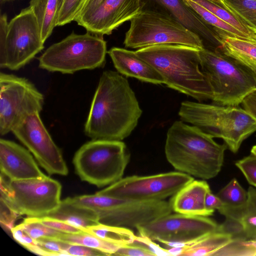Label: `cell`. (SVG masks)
<instances>
[{"label": "cell", "mask_w": 256, "mask_h": 256, "mask_svg": "<svg viewBox=\"0 0 256 256\" xmlns=\"http://www.w3.org/2000/svg\"><path fill=\"white\" fill-rule=\"evenodd\" d=\"M83 231L120 246L133 244L136 236L133 231L130 228L100 223L90 226Z\"/></svg>", "instance_id": "4316f807"}, {"label": "cell", "mask_w": 256, "mask_h": 256, "mask_svg": "<svg viewBox=\"0 0 256 256\" xmlns=\"http://www.w3.org/2000/svg\"><path fill=\"white\" fill-rule=\"evenodd\" d=\"M54 238L70 244H80L97 249L106 254L108 256H113L117 250L121 246L84 231L76 234L61 232Z\"/></svg>", "instance_id": "83f0119b"}, {"label": "cell", "mask_w": 256, "mask_h": 256, "mask_svg": "<svg viewBox=\"0 0 256 256\" xmlns=\"http://www.w3.org/2000/svg\"><path fill=\"white\" fill-rule=\"evenodd\" d=\"M256 80V69L250 68Z\"/></svg>", "instance_id": "bcb514c9"}, {"label": "cell", "mask_w": 256, "mask_h": 256, "mask_svg": "<svg viewBox=\"0 0 256 256\" xmlns=\"http://www.w3.org/2000/svg\"><path fill=\"white\" fill-rule=\"evenodd\" d=\"M86 0H64L57 26H62L74 21Z\"/></svg>", "instance_id": "d6a6232c"}, {"label": "cell", "mask_w": 256, "mask_h": 256, "mask_svg": "<svg viewBox=\"0 0 256 256\" xmlns=\"http://www.w3.org/2000/svg\"><path fill=\"white\" fill-rule=\"evenodd\" d=\"M108 53L119 73L146 82L156 84H164L162 76L136 52L114 47Z\"/></svg>", "instance_id": "d6986e66"}, {"label": "cell", "mask_w": 256, "mask_h": 256, "mask_svg": "<svg viewBox=\"0 0 256 256\" xmlns=\"http://www.w3.org/2000/svg\"><path fill=\"white\" fill-rule=\"evenodd\" d=\"M106 52L102 36L88 32L83 34L72 32L44 52L38 58V66L50 72L72 74L103 66Z\"/></svg>", "instance_id": "52a82bcc"}, {"label": "cell", "mask_w": 256, "mask_h": 256, "mask_svg": "<svg viewBox=\"0 0 256 256\" xmlns=\"http://www.w3.org/2000/svg\"><path fill=\"white\" fill-rule=\"evenodd\" d=\"M205 206L207 210L214 213L215 210H218L221 209L224 204L219 197L213 194L210 190L206 196Z\"/></svg>", "instance_id": "b9f144b4"}, {"label": "cell", "mask_w": 256, "mask_h": 256, "mask_svg": "<svg viewBox=\"0 0 256 256\" xmlns=\"http://www.w3.org/2000/svg\"><path fill=\"white\" fill-rule=\"evenodd\" d=\"M142 114L126 78L104 72L92 100L84 132L92 140H120L128 136Z\"/></svg>", "instance_id": "6da1fadb"}, {"label": "cell", "mask_w": 256, "mask_h": 256, "mask_svg": "<svg viewBox=\"0 0 256 256\" xmlns=\"http://www.w3.org/2000/svg\"><path fill=\"white\" fill-rule=\"evenodd\" d=\"M178 115L182 121L212 138L222 139L233 153H236L242 142L256 132V120L239 106L184 101Z\"/></svg>", "instance_id": "277c9868"}, {"label": "cell", "mask_w": 256, "mask_h": 256, "mask_svg": "<svg viewBox=\"0 0 256 256\" xmlns=\"http://www.w3.org/2000/svg\"><path fill=\"white\" fill-rule=\"evenodd\" d=\"M220 38L218 50L250 68L256 69V40L242 38L214 29Z\"/></svg>", "instance_id": "cb8c5ba5"}, {"label": "cell", "mask_w": 256, "mask_h": 256, "mask_svg": "<svg viewBox=\"0 0 256 256\" xmlns=\"http://www.w3.org/2000/svg\"><path fill=\"white\" fill-rule=\"evenodd\" d=\"M20 224L26 232L35 240L42 237L55 238L61 233L44 225L38 220L36 217H28Z\"/></svg>", "instance_id": "1f68e13d"}, {"label": "cell", "mask_w": 256, "mask_h": 256, "mask_svg": "<svg viewBox=\"0 0 256 256\" xmlns=\"http://www.w3.org/2000/svg\"><path fill=\"white\" fill-rule=\"evenodd\" d=\"M211 1L212 2L216 4L217 5L221 6L222 8H224L227 10H228V8H227L226 6L225 5V4L223 2L222 0H209Z\"/></svg>", "instance_id": "ee69618b"}, {"label": "cell", "mask_w": 256, "mask_h": 256, "mask_svg": "<svg viewBox=\"0 0 256 256\" xmlns=\"http://www.w3.org/2000/svg\"><path fill=\"white\" fill-rule=\"evenodd\" d=\"M12 132L50 175L68 174L62 152L42 123L40 113L28 116Z\"/></svg>", "instance_id": "2e32d148"}, {"label": "cell", "mask_w": 256, "mask_h": 256, "mask_svg": "<svg viewBox=\"0 0 256 256\" xmlns=\"http://www.w3.org/2000/svg\"><path fill=\"white\" fill-rule=\"evenodd\" d=\"M200 66L212 92L214 104L239 106L256 90V80L250 68L219 50H199Z\"/></svg>", "instance_id": "5b68a950"}, {"label": "cell", "mask_w": 256, "mask_h": 256, "mask_svg": "<svg viewBox=\"0 0 256 256\" xmlns=\"http://www.w3.org/2000/svg\"><path fill=\"white\" fill-rule=\"evenodd\" d=\"M65 252L68 256H108L106 254L94 248L84 246L68 243Z\"/></svg>", "instance_id": "8d00e7d4"}, {"label": "cell", "mask_w": 256, "mask_h": 256, "mask_svg": "<svg viewBox=\"0 0 256 256\" xmlns=\"http://www.w3.org/2000/svg\"><path fill=\"white\" fill-rule=\"evenodd\" d=\"M245 206L229 218H226L237 238L246 240H256V188L250 186Z\"/></svg>", "instance_id": "603a6c76"}, {"label": "cell", "mask_w": 256, "mask_h": 256, "mask_svg": "<svg viewBox=\"0 0 256 256\" xmlns=\"http://www.w3.org/2000/svg\"><path fill=\"white\" fill-rule=\"evenodd\" d=\"M223 203L218 212L228 217L242 209L246 204L248 192L241 186L236 178H232L216 194Z\"/></svg>", "instance_id": "484cf974"}, {"label": "cell", "mask_w": 256, "mask_h": 256, "mask_svg": "<svg viewBox=\"0 0 256 256\" xmlns=\"http://www.w3.org/2000/svg\"><path fill=\"white\" fill-rule=\"evenodd\" d=\"M61 192V184L47 176L10 180L0 174V199L20 216H45L60 204Z\"/></svg>", "instance_id": "30bf717a"}, {"label": "cell", "mask_w": 256, "mask_h": 256, "mask_svg": "<svg viewBox=\"0 0 256 256\" xmlns=\"http://www.w3.org/2000/svg\"><path fill=\"white\" fill-rule=\"evenodd\" d=\"M113 256H154V254L144 246L132 244L120 246Z\"/></svg>", "instance_id": "ab89813d"}, {"label": "cell", "mask_w": 256, "mask_h": 256, "mask_svg": "<svg viewBox=\"0 0 256 256\" xmlns=\"http://www.w3.org/2000/svg\"><path fill=\"white\" fill-rule=\"evenodd\" d=\"M194 126L176 121L169 128L164 152L168 162L178 172L204 180L220 172L228 148Z\"/></svg>", "instance_id": "7a4b0ae2"}, {"label": "cell", "mask_w": 256, "mask_h": 256, "mask_svg": "<svg viewBox=\"0 0 256 256\" xmlns=\"http://www.w3.org/2000/svg\"><path fill=\"white\" fill-rule=\"evenodd\" d=\"M76 204L97 212L100 224L137 228L171 214L169 202L138 200L114 198L97 194L72 198Z\"/></svg>", "instance_id": "9c48e42d"}, {"label": "cell", "mask_w": 256, "mask_h": 256, "mask_svg": "<svg viewBox=\"0 0 256 256\" xmlns=\"http://www.w3.org/2000/svg\"><path fill=\"white\" fill-rule=\"evenodd\" d=\"M37 244L47 254V256H68L65 252L68 242L58 239L42 237L36 240Z\"/></svg>", "instance_id": "836d02e7"}, {"label": "cell", "mask_w": 256, "mask_h": 256, "mask_svg": "<svg viewBox=\"0 0 256 256\" xmlns=\"http://www.w3.org/2000/svg\"><path fill=\"white\" fill-rule=\"evenodd\" d=\"M44 216L65 222L82 231L100 224L96 212L76 204L72 198H67L61 200L56 208Z\"/></svg>", "instance_id": "7402d4cb"}, {"label": "cell", "mask_w": 256, "mask_h": 256, "mask_svg": "<svg viewBox=\"0 0 256 256\" xmlns=\"http://www.w3.org/2000/svg\"><path fill=\"white\" fill-rule=\"evenodd\" d=\"M36 218L38 220L44 225L61 232L76 234L82 232V230L58 219L48 216Z\"/></svg>", "instance_id": "d590c367"}, {"label": "cell", "mask_w": 256, "mask_h": 256, "mask_svg": "<svg viewBox=\"0 0 256 256\" xmlns=\"http://www.w3.org/2000/svg\"><path fill=\"white\" fill-rule=\"evenodd\" d=\"M198 3L218 18L230 24L252 40H256V34L250 30L234 14L209 0H192Z\"/></svg>", "instance_id": "f546056e"}, {"label": "cell", "mask_w": 256, "mask_h": 256, "mask_svg": "<svg viewBox=\"0 0 256 256\" xmlns=\"http://www.w3.org/2000/svg\"><path fill=\"white\" fill-rule=\"evenodd\" d=\"M142 0H86L74 21L91 33L103 36L143 9Z\"/></svg>", "instance_id": "9a60e30c"}, {"label": "cell", "mask_w": 256, "mask_h": 256, "mask_svg": "<svg viewBox=\"0 0 256 256\" xmlns=\"http://www.w3.org/2000/svg\"><path fill=\"white\" fill-rule=\"evenodd\" d=\"M242 104L244 108L256 121V90L248 96Z\"/></svg>", "instance_id": "7bdbcfd3"}, {"label": "cell", "mask_w": 256, "mask_h": 256, "mask_svg": "<svg viewBox=\"0 0 256 256\" xmlns=\"http://www.w3.org/2000/svg\"><path fill=\"white\" fill-rule=\"evenodd\" d=\"M218 224L208 216L170 214L138 226V235L160 243L177 242L174 247L182 248L216 230Z\"/></svg>", "instance_id": "5bb4252c"}, {"label": "cell", "mask_w": 256, "mask_h": 256, "mask_svg": "<svg viewBox=\"0 0 256 256\" xmlns=\"http://www.w3.org/2000/svg\"><path fill=\"white\" fill-rule=\"evenodd\" d=\"M228 10L256 34V0H222Z\"/></svg>", "instance_id": "f1b7e54d"}, {"label": "cell", "mask_w": 256, "mask_h": 256, "mask_svg": "<svg viewBox=\"0 0 256 256\" xmlns=\"http://www.w3.org/2000/svg\"><path fill=\"white\" fill-rule=\"evenodd\" d=\"M18 216L20 215L0 199V222L2 226L11 232Z\"/></svg>", "instance_id": "f35d334b"}, {"label": "cell", "mask_w": 256, "mask_h": 256, "mask_svg": "<svg viewBox=\"0 0 256 256\" xmlns=\"http://www.w3.org/2000/svg\"><path fill=\"white\" fill-rule=\"evenodd\" d=\"M64 0H30L29 6L37 20L42 41L50 36L57 26Z\"/></svg>", "instance_id": "d4e9b609"}, {"label": "cell", "mask_w": 256, "mask_h": 256, "mask_svg": "<svg viewBox=\"0 0 256 256\" xmlns=\"http://www.w3.org/2000/svg\"><path fill=\"white\" fill-rule=\"evenodd\" d=\"M235 164L248 182L256 188V156L250 153L249 156L236 161Z\"/></svg>", "instance_id": "e575fe53"}, {"label": "cell", "mask_w": 256, "mask_h": 256, "mask_svg": "<svg viewBox=\"0 0 256 256\" xmlns=\"http://www.w3.org/2000/svg\"><path fill=\"white\" fill-rule=\"evenodd\" d=\"M210 190L206 181L194 180L172 196L169 202L172 210L188 215H212L214 213L207 210L205 206L206 196Z\"/></svg>", "instance_id": "ffe728a7"}, {"label": "cell", "mask_w": 256, "mask_h": 256, "mask_svg": "<svg viewBox=\"0 0 256 256\" xmlns=\"http://www.w3.org/2000/svg\"><path fill=\"white\" fill-rule=\"evenodd\" d=\"M0 174L10 180H22L42 178L31 152L13 141L0 140Z\"/></svg>", "instance_id": "ac0fdd59"}, {"label": "cell", "mask_w": 256, "mask_h": 256, "mask_svg": "<svg viewBox=\"0 0 256 256\" xmlns=\"http://www.w3.org/2000/svg\"><path fill=\"white\" fill-rule=\"evenodd\" d=\"M234 240L232 234L218 228L180 248V256H220L225 248Z\"/></svg>", "instance_id": "44dd1931"}, {"label": "cell", "mask_w": 256, "mask_h": 256, "mask_svg": "<svg viewBox=\"0 0 256 256\" xmlns=\"http://www.w3.org/2000/svg\"><path fill=\"white\" fill-rule=\"evenodd\" d=\"M130 158L124 142L92 140L76 151L72 162L82 180L102 188L122 178Z\"/></svg>", "instance_id": "8992f818"}, {"label": "cell", "mask_w": 256, "mask_h": 256, "mask_svg": "<svg viewBox=\"0 0 256 256\" xmlns=\"http://www.w3.org/2000/svg\"><path fill=\"white\" fill-rule=\"evenodd\" d=\"M194 180L192 176L178 171L134 175L122 178L96 194L138 200H162L172 196Z\"/></svg>", "instance_id": "4fadbf2b"}, {"label": "cell", "mask_w": 256, "mask_h": 256, "mask_svg": "<svg viewBox=\"0 0 256 256\" xmlns=\"http://www.w3.org/2000/svg\"><path fill=\"white\" fill-rule=\"evenodd\" d=\"M11 232L14 238L27 250L36 244V240L26 232L20 224L14 227Z\"/></svg>", "instance_id": "60d3db41"}, {"label": "cell", "mask_w": 256, "mask_h": 256, "mask_svg": "<svg viewBox=\"0 0 256 256\" xmlns=\"http://www.w3.org/2000/svg\"><path fill=\"white\" fill-rule=\"evenodd\" d=\"M133 244L144 246L152 252L154 256H172L168 248H164L150 238L141 236H136Z\"/></svg>", "instance_id": "74e56055"}, {"label": "cell", "mask_w": 256, "mask_h": 256, "mask_svg": "<svg viewBox=\"0 0 256 256\" xmlns=\"http://www.w3.org/2000/svg\"><path fill=\"white\" fill-rule=\"evenodd\" d=\"M184 0L187 5L196 12L206 22L214 29L220 30L232 36L250 39L198 3L192 0Z\"/></svg>", "instance_id": "4dcf8cb0"}, {"label": "cell", "mask_w": 256, "mask_h": 256, "mask_svg": "<svg viewBox=\"0 0 256 256\" xmlns=\"http://www.w3.org/2000/svg\"><path fill=\"white\" fill-rule=\"evenodd\" d=\"M13 0H0V4H2L6 2L13 1Z\"/></svg>", "instance_id": "7dc6e473"}, {"label": "cell", "mask_w": 256, "mask_h": 256, "mask_svg": "<svg viewBox=\"0 0 256 256\" xmlns=\"http://www.w3.org/2000/svg\"><path fill=\"white\" fill-rule=\"evenodd\" d=\"M44 96L25 78L0 73V134L12 130L28 116L43 108Z\"/></svg>", "instance_id": "8fae6325"}, {"label": "cell", "mask_w": 256, "mask_h": 256, "mask_svg": "<svg viewBox=\"0 0 256 256\" xmlns=\"http://www.w3.org/2000/svg\"><path fill=\"white\" fill-rule=\"evenodd\" d=\"M199 50L186 45L163 44L135 52L162 76L164 84L202 102L212 100V92L200 69Z\"/></svg>", "instance_id": "3957f363"}, {"label": "cell", "mask_w": 256, "mask_h": 256, "mask_svg": "<svg viewBox=\"0 0 256 256\" xmlns=\"http://www.w3.org/2000/svg\"><path fill=\"white\" fill-rule=\"evenodd\" d=\"M124 44L131 48L158 44H178L204 48L200 38L166 13L144 7L130 20Z\"/></svg>", "instance_id": "ba28073f"}, {"label": "cell", "mask_w": 256, "mask_h": 256, "mask_svg": "<svg viewBox=\"0 0 256 256\" xmlns=\"http://www.w3.org/2000/svg\"><path fill=\"white\" fill-rule=\"evenodd\" d=\"M36 18L28 7L9 22L5 42L0 45V67L17 70L29 63L44 48Z\"/></svg>", "instance_id": "7c38bea8"}, {"label": "cell", "mask_w": 256, "mask_h": 256, "mask_svg": "<svg viewBox=\"0 0 256 256\" xmlns=\"http://www.w3.org/2000/svg\"><path fill=\"white\" fill-rule=\"evenodd\" d=\"M250 153L256 156V145L252 147L250 150Z\"/></svg>", "instance_id": "f6af8a7d"}, {"label": "cell", "mask_w": 256, "mask_h": 256, "mask_svg": "<svg viewBox=\"0 0 256 256\" xmlns=\"http://www.w3.org/2000/svg\"><path fill=\"white\" fill-rule=\"evenodd\" d=\"M144 7L163 12L202 40L204 48L216 50L220 38L214 28L206 22L184 0H142Z\"/></svg>", "instance_id": "e0dca14e"}]
</instances>
